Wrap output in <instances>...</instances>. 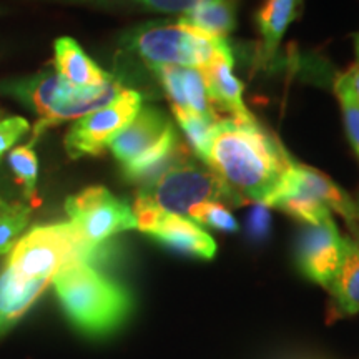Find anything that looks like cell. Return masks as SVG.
Masks as SVG:
<instances>
[{
  "label": "cell",
  "instance_id": "obj_1",
  "mask_svg": "<svg viewBox=\"0 0 359 359\" xmlns=\"http://www.w3.org/2000/svg\"><path fill=\"white\" fill-rule=\"evenodd\" d=\"M296 160L257 118H222L206 147L203 163L245 203L264 205L281 187Z\"/></svg>",
  "mask_w": 359,
  "mask_h": 359
},
{
  "label": "cell",
  "instance_id": "obj_2",
  "mask_svg": "<svg viewBox=\"0 0 359 359\" xmlns=\"http://www.w3.org/2000/svg\"><path fill=\"white\" fill-rule=\"evenodd\" d=\"M52 285L69 320L85 334H109L132 311L128 291L88 263L67 264L53 276Z\"/></svg>",
  "mask_w": 359,
  "mask_h": 359
},
{
  "label": "cell",
  "instance_id": "obj_3",
  "mask_svg": "<svg viewBox=\"0 0 359 359\" xmlns=\"http://www.w3.org/2000/svg\"><path fill=\"white\" fill-rule=\"evenodd\" d=\"M122 90V85L114 79L100 87H75L65 82L57 72H42L32 79L11 83L4 92L17 97L39 115L30 138V145L34 147L40 135L52 125L82 118L109 105Z\"/></svg>",
  "mask_w": 359,
  "mask_h": 359
},
{
  "label": "cell",
  "instance_id": "obj_4",
  "mask_svg": "<svg viewBox=\"0 0 359 359\" xmlns=\"http://www.w3.org/2000/svg\"><path fill=\"white\" fill-rule=\"evenodd\" d=\"M125 45L154 70L156 67H190L203 70L218 58L231 57L226 39L210 37L182 22H148L125 35Z\"/></svg>",
  "mask_w": 359,
  "mask_h": 359
},
{
  "label": "cell",
  "instance_id": "obj_5",
  "mask_svg": "<svg viewBox=\"0 0 359 359\" xmlns=\"http://www.w3.org/2000/svg\"><path fill=\"white\" fill-rule=\"evenodd\" d=\"M210 201L228 205L245 203L212 168L188 155L143 185L133 208L188 217L193 208Z\"/></svg>",
  "mask_w": 359,
  "mask_h": 359
},
{
  "label": "cell",
  "instance_id": "obj_6",
  "mask_svg": "<svg viewBox=\"0 0 359 359\" xmlns=\"http://www.w3.org/2000/svg\"><path fill=\"white\" fill-rule=\"evenodd\" d=\"M264 206L283 210L306 224L333 219L331 213L334 212L344 218L351 230L359 226L358 205L351 196L327 175L298 161H294L281 187Z\"/></svg>",
  "mask_w": 359,
  "mask_h": 359
},
{
  "label": "cell",
  "instance_id": "obj_7",
  "mask_svg": "<svg viewBox=\"0 0 359 359\" xmlns=\"http://www.w3.org/2000/svg\"><path fill=\"white\" fill-rule=\"evenodd\" d=\"M107 255V246L83 241L70 223L35 226L17 241L6 266L30 280H48L67 264L95 263Z\"/></svg>",
  "mask_w": 359,
  "mask_h": 359
},
{
  "label": "cell",
  "instance_id": "obj_8",
  "mask_svg": "<svg viewBox=\"0 0 359 359\" xmlns=\"http://www.w3.org/2000/svg\"><path fill=\"white\" fill-rule=\"evenodd\" d=\"M70 224L88 245L100 246L122 231L137 230L132 206L103 187H92L65 201Z\"/></svg>",
  "mask_w": 359,
  "mask_h": 359
},
{
  "label": "cell",
  "instance_id": "obj_9",
  "mask_svg": "<svg viewBox=\"0 0 359 359\" xmlns=\"http://www.w3.org/2000/svg\"><path fill=\"white\" fill-rule=\"evenodd\" d=\"M142 109V95L135 90H122L109 105L82 116L65 137L70 158L100 155L114 138L135 118Z\"/></svg>",
  "mask_w": 359,
  "mask_h": 359
},
{
  "label": "cell",
  "instance_id": "obj_10",
  "mask_svg": "<svg viewBox=\"0 0 359 359\" xmlns=\"http://www.w3.org/2000/svg\"><path fill=\"white\" fill-rule=\"evenodd\" d=\"M132 210L137 218V230L147 233L161 245L201 259H213L217 255L213 238L190 218L155 210Z\"/></svg>",
  "mask_w": 359,
  "mask_h": 359
},
{
  "label": "cell",
  "instance_id": "obj_11",
  "mask_svg": "<svg viewBox=\"0 0 359 359\" xmlns=\"http://www.w3.org/2000/svg\"><path fill=\"white\" fill-rule=\"evenodd\" d=\"M346 238L341 236L334 219L308 224L298 243V266L308 280L330 288L343 263Z\"/></svg>",
  "mask_w": 359,
  "mask_h": 359
},
{
  "label": "cell",
  "instance_id": "obj_12",
  "mask_svg": "<svg viewBox=\"0 0 359 359\" xmlns=\"http://www.w3.org/2000/svg\"><path fill=\"white\" fill-rule=\"evenodd\" d=\"M173 127L163 111L155 107H142L135 118L110 143L111 154L123 165L151 150Z\"/></svg>",
  "mask_w": 359,
  "mask_h": 359
},
{
  "label": "cell",
  "instance_id": "obj_13",
  "mask_svg": "<svg viewBox=\"0 0 359 359\" xmlns=\"http://www.w3.org/2000/svg\"><path fill=\"white\" fill-rule=\"evenodd\" d=\"M52 281L29 280L6 266L0 273V338L34 306Z\"/></svg>",
  "mask_w": 359,
  "mask_h": 359
},
{
  "label": "cell",
  "instance_id": "obj_14",
  "mask_svg": "<svg viewBox=\"0 0 359 359\" xmlns=\"http://www.w3.org/2000/svg\"><path fill=\"white\" fill-rule=\"evenodd\" d=\"M201 72L215 109L218 107L219 110L230 114V118L243 120V122L255 118L243 102V83L233 74V57L218 58Z\"/></svg>",
  "mask_w": 359,
  "mask_h": 359
},
{
  "label": "cell",
  "instance_id": "obj_15",
  "mask_svg": "<svg viewBox=\"0 0 359 359\" xmlns=\"http://www.w3.org/2000/svg\"><path fill=\"white\" fill-rule=\"evenodd\" d=\"M327 291L336 316L348 318L359 313V226L346 238L343 263Z\"/></svg>",
  "mask_w": 359,
  "mask_h": 359
},
{
  "label": "cell",
  "instance_id": "obj_16",
  "mask_svg": "<svg viewBox=\"0 0 359 359\" xmlns=\"http://www.w3.org/2000/svg\"><path fill=\"white\" fill-rule=\"evenodd\" d=\"M55 69L65 82L75 87H100L111 80V75L102 70L70 37L55 42Z\"/></svg>",
  "mask_w": 359,
  "mask_h": 359
},
{
  "label": "cell",
  "instance_id": "obj_17",
  "mask_svg": "<svg viewBox=\"0 0 359 359\" xmlns=\"http://www.w3.org/2000/svg\"><path fill=\"white\" fill-rule=\"evenodd\" d=\"M303 0H266L258 13V29L262 34V52L271 58L280 47L288 27L298 17Z\"/></svg>",
  "mask_w": 359,
  "mask_h": 359
},
{
  "label": "cell",
  "instance_id": "obj_18",
  "mask_svg": "<svg viewBox=\"0 0 359 359\" xmlns=\"http://www.w3.org/2000/svg\"><path fill=\"white\" fill-rule=\"evenodd\" d=\"M180 22L210 37L226 39L236 27V11L231 0L201 4L180 15Z\"/></svg>",
  "mask_w": 359,
  "mask_h": 359
},
{
  "label": "cell",
  "instance_id": "obj_19",
  "mask_svg": "<svg viewBox=\"0 0 359 359\" xmlns=\"http://www.w3.org/2000/svg\"><path fill=\"white\" fill-rule=\"evenodd\" d=\"M30 218V206L0 198V257L11 253Z\"/></svg>",
  "mask_w": 359,
  "mask_h": 359
},
{
  "label": "cell",
  "instance_id": "obj_20",
  "mask_svg": "<svg viewBox=\"0 0 359 359\" xmlns=\"http://www.w3.org/2000/svg\"><path fill=\"white\" fill-rule=\"evenodd\" d=\"M182 83L188 109L193 114L203 116L206 120H212V122H219L222 120V116L218 115L217 109H215L212 100H210L203 72L198 69H190V67H187V69L182 67Z\"/></svg>",
  "mask_w": 359,
  "mask_h": 359
},
{
  "label": "cell",
  "instance_id": "obj_21",
  "mask_svg": "<svg viewBox=\"0 0 359 359\" xmlns=\"http://www.w3.org/2000/svg\"><path fill=\"white\" fill-rule=\"evenodd\" d=\"M60 2L83 4L93 7H133L148 12L163 13H185L201 4L213 2V0H60Z\"/></svg>",
  "mask_w": 359,
  "mask_h": 359
},
{
  "label": "cell",
  "instance_id": "obj_22",
  "mask_svg": "<svg viewBox=\"0 0 359 359\" xmlns=\"http://www.w3.org/2000/svg\"><path fill=\"white\" fill-rule=\"evenodd\" d=\"M336 95L339 98L341 111H343V122L346 128V135L351 143L354 154L359 158V100L354 95V90L349 83L346 74H339L334 80Z\"/></svg>",
  "mask_w": 359,
  "mask_h": 359
},
{
  "label": "cell",
  "instance_id": "obj_23",
  "mask_svg": "<svg viewBox=\"0 0 359 359\" xmlns=\"http://www.w3.org/2000/svg\"><path fill=\"white\" fill-rule=\"evenodd\" d=\"M8 163H11L12 172L15 173L20 185L24 187L25 196H34L39 173V161L34 147L29 143V145L13 148L8 154Z\"/></svg>",
  "mask_w": 359,
  "mask_h": 359
},
{
  "label": "cell",
  "instance_id": "obj_24",
  "mask_svg": "<svg viewBox=\"0 0 359 359\" xmlns=\"http://www.w3.org/2000/svg\"><path fill=\"white\" fill-rule=\"evenodd\" d=\"M180 128L183 130L187 135L188 142L193 150V155H196L203 161L206 147H208L210 137H212L215 125L218 122H212V120H206L203 116H198L193 111H185V114H177Z\"/></svg>",
  "mask_w": 359,
  "mask_h": 359
},
{
  "label": "cell",
  "instance_id": "obj_25",
  "mask_svg": "<svg viewBox=\"0 0 359 359\" xmlns=\"http://www.w3.org/2000/svg\"><path fill=\"white\" fill-rule=\"evenodd\" d=\"M187 218H190L191 222H195L196 224H203V226L215 228V230H238V222L235 217H233L226 206L223 203H218V201H210V203L196 206V208H193L191 212L188 213Z\"/></svg>",
  "mask_w": 359,
  "mask_h": 359
},
{
  "label": "cell",
  "instance_id": "obj_26",
  "mask_svg": "<svg viewBox=\"0 0 359 359\" xmlns=\"http://www.w3.org/2000/svg\"><path fill=\"white\" fill-rule=\"evenodd\" d=\"M154 72L158 75L161 85H163L165 92L172 102L175 115L185 114V111H191L188 109V103L183 93V83H182V67H156Z\"/></svg>",
  "mask_w": 359,
  "mask_h": 359
},
{
  "label": "cell",
  "instance_id": "obj_27",
  "mask_svg": "<svg viewBox=\"0 0 359 359\" xmlns=\"http://www.w3.org/2000/svg\"><path fill=\"white\" fill-rule=\"evenodd\" d=\"M30 130V125L25 118L12 116L0 122V158L11 148L13 143L19 142L24 135Z\"/></svg>",
  "mask_w": 359,
  "mask_h": 359
},
{
  "label": "cell",
  "instance_id": "obj_28",
  "mask_svg": "<svg viewBox=\"0 0 359 359\" xmlns=\"http://www.w3.org/2000/svg\"><path fill=\"white\" fill-rule=\"evenodd\" d=\"M348 79H349V83H351V87L354 90V95L359 100V64H354L351 69L346 72Z\"/></svg>",
  "mask_w": 359,
  "mask_h": 359
},
{
  "label": "cell",
  "instance_id": "obj_29",
  "mask_svg": "<svg viewBox=\"0 0 359 359\" xmlns=\"http://www.w3.org/2000/svg\"><path fill=\"white\" fill-rule=\"evenodd\" d=\"M354 50H356V58H358V64H359V32L354 35Z\"/></svg>",
  "mask_w": 359,
  "mask_h": 359
},
{
  "label": "cell",
  "instance_id": "obj_30",
  "mask_svg": "<svg viewBox=\"0 0 359 359\" xmlns=\"http://www.w3.org/2000/svg\"><path fill=\"white\" fill-rule=\"evenodd\" d=\"M358 213H359V205H358Z\"/></svg>",
  "mask_w": 359,
  "mask_h": 359
}]
</instances>
